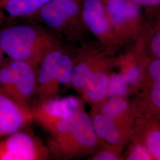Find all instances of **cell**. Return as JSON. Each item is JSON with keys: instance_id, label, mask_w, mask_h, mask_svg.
I'll list each match as a JSON object with an SVG mask.
<instances>
[{"instance_id": "cell-1", "label": "cell", "mask_w": 160, "mask_h": 160, "mask_svg": "<svg viewBox=\"0 0 160 160\" xmlns=\"http://www.w3.org/2000/svg\"><path fill=\"white\" fill-rule=\"evenodd\" d=\"M90 114L84 106L78 111L71 126L55 137L48 147L52 157L58 160H71L90 156L100 148Z\"/></svg>"}, {"instance_id": "cell-2", "label": "cell", "mask_w": 160, "mask_h": 160, "mask_svg": "<svg viewBox=\"0 0 160 160\" xmlns=\"http://www.w3.org/2000/svg\"><path fill=\"white\" fill-rule=\"evenodd\" d=\"M55 44L46 34L26 25L0 30V49L9 59L30 63L38 68Z\"/></svg>"}, {"instance_id": "cell-3", "label": "cell", "mask_w": 160, "mask_h": 160, "mask_svg": "<svg viewBox=\"0 0 160 160\" xmlns=\"http://www.w3.org/2000/svg\"><path fill=\"white\" fill-rule=\"evenodd\" d=\"M37 68L30 63L5 59L0 67V92L25 109L36 92Z\"/></svg>"}, {"instance_id": "cell-4", "label": "cell", "mask_w": 160, "mask_h": 160, "mask_svg": "<svg viewBox=\"0 0 160 160\" xmlns=\"http://www.w3.org/2000/svg\"><path fill=\"white\" fill-rule=\"evenodd\" d=\"M137 45L143 67V77L137 96L132 102L135 116L160 118V59L147 51L141 42Z\"/></svg>"}, {"instance_id": "cell-5", "label": "cell", "mask_w": 160, "mask_h": 160, "mask_svg": "<svg viewBox=\"0 0 160 160\" xmlns=\"http://www.w3.org/2000/svg\"><path fill=\"white\" fill-rule=\"evenodd\" d=\"M84 102L78 97L68 96L38 102L31 110L33 120L55 137L71 126L78 111L84 106Z\"/></svg>"}, {"instance_id": "cell-6", "label": "cell", "mask_w": 160, "mask_h": 160, "mask_svg": "<svg viewBox=\"0 0 160 160\" xmlns=\"http://www.w3.org/2000/svg\"><path fill=\"white\" fill-rule=\"evenodd\" d=\"M110 22L120 45L138 40L145 23L140 7L130 0H103Z\"/></svg>"}, {"instance_id": "cell-7", "label": "cell", "mask_w": 160, "mask_h": 160, "mask_svg": "<svg viewBox=\"0 0 160 160\" xmlns=\"http://www.w3.org/2000/svg\"><path fill=\"white\" fill-rule=\"evenodd\" d=\"M48 145L28 132L18 131L0 141V160H46Z\"/></svg>"}, {"instance_id": "cell-8", "label": "cell", "mask_w": 160, "mask_h": 160, "mask_svg": "<svg viewBox=\"0 0 160 160\" xmlns=\"http://www.w3.org/2000/svg\"><path fill=\"white\" fill-rule=\"evenodd\" d=\"M82 19L87 29L107 49H114L120 45L103 0H85Z\"/></svg>"}, {"instance_id": "cell-9", "label": "cell", "mask_w": 160, "mask_h": 160, "mask_svg": "<svg viewBox=\"0 0 160 160\" xmlns=\"http://www.w3.org/2000/svg\"><path fill=\"white\" fill-rule=\"evenodd\" d=\"M63 50L54 45L46 53L37 69L36 92L38 102L57 97L60 84L57 75L58 62Z\"/></svg>"}, {"instance_id": "cell-10", "label": "cell", "mask_w": 160, "mask_h": 160, "mask_svg": "<svg viewBox=\"0 0 160 160\" xmlns=\"http://www.w3.org/2000/svg\"><path fill=\"white\" fill-rule=\"evenodd\" d=\"M114 63L113 59L108 58L92 72L86 80L80 95L91 108H100L108 98L109 75Z\"/></svg>"}, {"instance_id": "cell-11", "label": "cell", "mask_w": 160, "mask_h": 160, "mask_svg": "<svg viewBox=\"0 0 160 160\" xmlns=\"http://www.w3.org/2000/svg\"><path fill=\"white\" fill-rule=\"evenodd\" d=\"M32 120L31 110L0 92V141L22 130Z\"/></svg>"}, {"instance_id": "cell-12", "label": "cell", "mask_w": 160, "mask_h": 160, "mask_svg": "<svg viewBox=\"0 0 160 160\" xmlns=\"http://www.w3.org/2000/svg\"><path fill=\"white\" fill-rule=\"evenodd\" d=\"M132 138L142 142L154 160H160V118L147 115L135 116Z\"/></svg>"}, {"instance_id": "cell-13", "label": "cell", "mask_w": 160, "mask_h": 160, "mask_svg": "<svg viewBox=\"0 0 160 160\" xmlns=\"http://www.w3.org/2000/svg\"><path fill=\"white\" fill-rule=\"evenodd\" d=\"M78 10L79 6L75 0H51L42 7L40 16L48 26L59 29Z\"/></svg>"}, {"instance_id": "cell-14", "label": "cell", "mask_w": 160, "mask_h": 160, "mask_svg": "<svg viewBox=\"0 0 160 160\" xmlns=\"http://www.w3.org/2000/svg\"><path fill=\"white\" fill-rule=\"evenodd\" d=\"M109 57L103 52H87L75 60L70 87L81 94L86 80L92 72Z\"/></svg>"}, {"instance_id": "cell-15", "label": "cell", "mask_w": 160, "mask_h": 160, "mask_svg": "<svg viewBox=\"0 0 160 160\" xmlns=\"http://www.w3.org/2000/svg\"><path fill=\"white\" fill-rule=\"evenodd\" d=\"M114 66L119 69V73L128 84L131 92H137L143 77V67L137 45L133 50L114 61Z\"/></svg>"}, {"instance_id": "cell-16", "label": "cell", "mask_w": 160, "mask_h": 160, "mask_svg": "<svg viewBox=\"0 0 160 160\" xmlns=\"http://www.w3.org/2000/svg\"><path fill=\"white\" fill-rule=\"evenodd\" d=\"M98 109L110 120L133 125L135 115L133 104L126 97L108 98Z\"/></svg>"}, {"instance_id": "cell-17", "label": "cell", "mask_w": 160, "mask_h": 160, "mask_svg": "<svg viewBox=\"0 0 160 160\" xmlns=\"http://www.w3.org/2000/svg\"><path fill=\"white\" fill-rule=\"evenodd\" d=\"M149 11L151 17L138 40L150 55L160 59V7Z\"/></svg>"}, {"instance_id": "cell-18", "label": "cell", "mask_w": 160, "mask_h": 160, "mask_svg": "<svg viewBox=\"0 0 160 160\" xmlns=\"http://www.w3.org/2000/svg\"><path fill=\"white\" fill-rule=\"evenodd\" d=\"M51 0H1L0 9L3 8L12 17H22L36 11Z\"/></svg>"}, {"instance_id": "cell-19", "label": "cell", "mask_w": 160, "mask_h": 160, "mask_svg": "<svg viewBox=\"0 0 160 160\" xmlns=\"http://www.w3.org/2000/svg\"><path fill=\"white\" fill-rule=\"evenodd\" d=\"M132 137V125L122 124L109 119L104 143L124 148L131 141Z\"/></svg>"}, {"instance_id": "cell-20", "label": "cell", "mask_w": 160, "mask_h": 160, "mask_svg": "<svg viewBox=\"0 0 160 160\" xmlns=\"http://www.w3.org/2000/svg\"><path fill=\"white\" fill-rule=\"evenodd\" d=\"M74 63V59L69 53L63 51L57 66L58 80L60 86H71Z\"/></svg>"}, {"instance_id": "cell-21", "label": "cell", "mask_w": 160, "mask_h": 160, "mask_svg": "<svg viewBox=\"0 0 160 160\" xmlns=\"http://www.w3.org/2000/svg\"><path fill=\"white\" fill-rule=\"evenodd\" d=\"M128 144L126 151L123 152V160H154L148 148L141 141L132 138Z\"/></svg>"}, {"instance_id": "cell-22", "label": "cell", "mask_w": 160, "mask_h": 160, "mask_svg": "<svg viewBox=\"0 0 160 160\" xmlns=\"http://www.w3.org/2000/svg\"><path fill=\"white\" fill-rule=\"evenodd\" d=\"M130 92L129 87L121 75L111 71L109 75L108 97H127Z\"/></svg>"}, {"instance_id": "cell-23", "label": "cell", "mask_w": 160, "mask_h": 160, "mask_svg": "<svg viewBox=\"0 0 160 160\" xmlns=\"http://www.w3.org/2000/svg\"><path fill=\"white\" fill-rule=\"evenodd\" d=\"M90 116L94 131L102 145L105 142L109 119L100 112V109L97 108H91Z\"/></svg>"}, {"instance_id": "cell-24", "label": "cell", "mask_w": 160, "mask_h": 160, "mask_svg": "<svg viewBox=\"0 0 160 160\" xmlns=\"http://www.w3.org/2000/svg\"><path fill=\"white\" fill-rule=\"evenodd\" d=\"M123 147L114 146L109 143L102 144L96 152L89 156L91 160H123Z\"/></svg>"}, {"instance_id": "cell-25", "label": "cell", "mask_w": 160, "mask_h": 160, "mask_svg": "<svg viewBox=\"0 0 160 160\" xmlns=\"http://www.w3.org/2000/svg\"><path fill=\"white\" fill-rule=\"evenodd\" d=\"M136 5L152 10L160 7V0H130Z\"/></svg>"}, {"instance_id": "cell-26", "label": "cell", "mask_w": 160, "mask_h": 160, "mask_svg": "<svg viewBox=\"0 0 160 160\" xmlns=\"http://www.w3.org/2000/svg\"><path fill=\"white\" fill-rule=\"evenodd\" d=\"M5 58L4 57V53L0 49V67L1 66L2 63H3L4 61L5 60Z\"/></svg>"}, {"instance_id": "cell-27", "label": "cell", "mask_w": 160, "mask_h": 160, "mask_svg": "<svg viewBox=\"0 0 160 160\" xmlns=\"http://www.w3.org/2000/svg\"><path fill=\"white\" fill-rule=\"evenodd\" d=\"M0 10H1V9H0ZM2 20V14H1V11H0V23L1 22Z\"/></svg>"}]
</instances>
